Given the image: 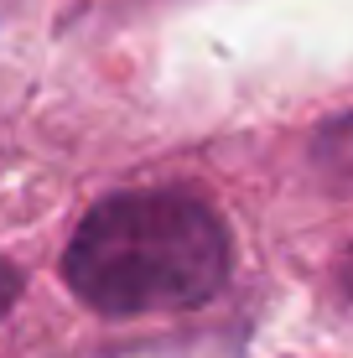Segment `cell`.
I'll return each mask as SVG.
<instances>
[{
	"mask_svg": "<svg viewBox=\"0 0 353 358\" xmlns=\"http://www.w3.org/2000/svg\"><path fill=\"white\" fill-rule=\"evenodd\" d=\"M63 275L99 317L187 312L229 280V234L198 192H115L73 229Z\"/></svg>",
	"mask_w": 353,
	"mask_h": 358,
	"instance_id": "cell-1",
	"label": "cell"
},
{
	"mask_svg": "<svg viewBox=\"0 0 353 358\" xmlns=\"http://www.w3.org/2000/svg\"><path fill=\"white\" fill-rule=\"evenodd\" d=\"M16 296H21V270L0 260V317H6L10 306H16Z\"/></svg>",
	"mask_w": 353,
	"mask_h": 358,
	"instance_id": "cell-2",
	"label": "cell"
},
{
	"mask_svg": "<svg viewBox=\"0 0 353 358\" xmlns=\"http://www.w3.org/2000/svg\"><path fill=\"white\" fill-rule=\"evenodd\" d=\"M338 280H343V296L353 301V250L343 255V265H338Z\"/></svg>",
	"mask_w": 353,
	"mask_h": 358,
	"instance_id": "cell-3",
	"label": "cell"
}]
</instances>
